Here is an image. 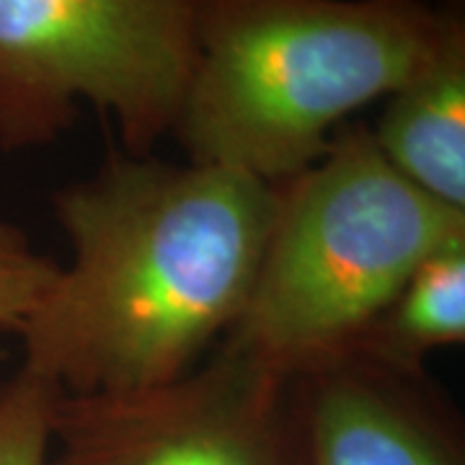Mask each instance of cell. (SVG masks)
Wrapping results in <instances>:
<instances>
[{
	"mask_svg": "<svg viewBox=\"0 0 465 465\" xmlns=\"http://www.w3.org/2000/svg\"><path fill=\"white\" fill-rule=\"evenodd\" d=\"M280 186L231 168L112 150L52 210L73 259L24 331L21 370L60 396L189 375L246 308Z\"/></svg>",
	"mask_w": 465,
	"mask_h": 465,
	"instance_id": "cell-1",
	"label": "cell"
},
{
	"mask_svg": "<svg viewBox=\"0 0 465 465\" xmlns=\"http://www.w3.org/2000/svg\"><path fill=\"white\" fill-rule=\"evenodd\" d=\"M463 32V5L424 0H210L171 137L192 163L280 186Z\"/></svg>",
	"mask_w": 465,
	"mask_h": 465,
	"instance_id": "cell-2",
	"label": "cell"
},
{
	"mask_svg": "<svg viewBox=\"0 0 465 465\" xmlns=\"http://www.w3.org/2000/svg\"><path fill=\"white\" fill-rule=\"evenodd\" d=\"M465 235V213L385 161L362 122L339 127L280 204L246 308L223 347L277 378L339 357L434 251Z\"/></svg>",
	"mask_w": 465,
	"mask_h": 465,
	"instance_id": "cell-3",
	"label": "cell"
},
{
	"mask_svg": "<svg viewBox=\"0 0 465 465\" xmlns=\"http://www.w3.org/2000/svg\"><path fill=\"white\" fill-rule=\"evenodd\" d=\"M210 0H0V150L45 148L88 104L124 153L173 134Z\"/></svg>",
	"mask_w": 465,
	"mask_h": 465,
	"instance_id": "cell-4",
	"label": "cell"
},
{
	"mask_svg": "<svg viewBox=\"0 0 465 465\" xmlns=\"http://www.w3.org/2000/svg\"><path fill=\"white\" fill-rule=\"evenodd\" d=\"M282 385L220 347L158 388L57 396L45 465H287Z\"/></svg>",
	"mask_w": 465,
	"mask_h": 465,
	"instance_id": "cell-5",
	"label": "cell"
},
{
	"mask_svg": "<svg viewBox=\"0 0 465 465\" xmlns=\"http://www.w3.org/2000/svg\"><path fill=\"white\" fill-rule=\"evenodd\" d=\"M287 465H465V424L424 372L354 351L284 378Z\"/></svg>",
	"mask_w": 465,
	"mask_h": 465,
	"instance_id": "cell-6",
	"label": "cell"
},
{
	"mask_svg": "<svg viewBox=\"0 0 465 465\" xmlns=\"http://www.w3.org/2000/svg\"><path fill=\"white\" fill-rule=\"evenodd\" d=\"M370 133L406 182L465 213V32L385 99Z\"/></svg>",
	"mask_w": 465,
	"mask_h": 465,
	"instance_id": "cell-7",
	"label": "cell"
},
{
	"mask_svg": "<svg viewBox=\"0 0 465 465\" xmlns=\"http://www.w3.org/2000/svg\"><path fill=\"white\" fill-rule=\"evenodd\" d=\"M463 341L465 235L434 251L349 351L391 370L424 372L430 354Z\"/></svg>",
	"mask_w": 465,
	"mask_h": 465,
	"instance_id": "cell-8",
	"label": "cell"
},
{
	"mask_svg": "<svg viewBox=\"0 0 465 465\" xmlns=\"http://www.w3.org/2000/svg\"><path fill=\"white\" fill-rule=\"evenodd\" d=\"M57 396V388L26 370L0 382V465L47 463Z\"/></svg>",
	"mask_w": 465,
	"mask_h": 465,
	"instance_id": "cell-9",
	"label": "cell"
},
{
	"mask_svg": "<svg viewBox=\"0 0 465 465\" xmlns=\"http://www.w3.org/2000/svg\"><path fill=\"white\" fill-rule=\"evenodd\" d=\"M63 266L34 249L26 232L0 217V329L21 333Z\"/></svg>",
	"mask_w": 465,
	"mask_h": 465,
	"instance_id": "cell-10",
	"label": "cell"
},
{
	"mask_svg": "<svg viewBox=\"0 0 465 465\" xmlns=\"http://www.w3.org/2000/svg\"><path fill=\"white\" fill-rule=\"evenodd\" d=\"M424 3H432V5H463V0H424Z\"/></svg>",
	"mask_w": 465,
	"mask_h": 465,
	"instance_id": "cell-11",
	"label": "cell"
}]
</instances>
